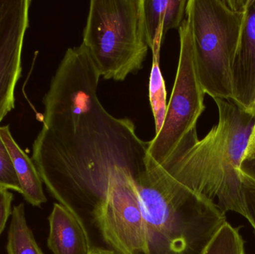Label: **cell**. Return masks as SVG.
Here are the masks:
<instances>
[{
    "mask_svg": "<svg viewBox=\"0 0 255 254\" xmlns=\"http://www.w3.org/2000/svg\"><path fill=\"white\" fill-rule=\"evenodd\" d=\"M148 148L130 119L115 117L101 103L56 128L43 127L34 140L31 160L42 182L80 222L91 250L107 249L100 220L112 174L146 156Z\"/></svg>",
    "mask_w": 255,
    "mask_h": 254,
    "instance_id": "1",
    "label": "cell"
},
{
    "mask_svg": "<svg viewBox=\"0 0 255 254\" xmlns=\"http://www.w3.org/2000/svg\"><path fill=\"white\" fill-rule=\"evenodd\" d=\"M218 123L202 139H184L159 166L167 178L218 206L243 215L240 167L255 132V116L233 100L214 99Z\"/></svg>",
    "mask_w": 255,
    "mask_h": 254,
    "instance_id": "2",
    "label": "cell"
},
{
    "mask_svg": "<svg viewBox=\"0 0 255 254\" xmlns=\"http://www.w3.org/2000/svg\"><path fill=\"white\" fill-rule=\"evenodd\" d=\"M135 181L148 254H203L227 222L218 206L169 180L148 158Z\"/></svg>",
    "mask_w": 255,
    "mask_h": 254,
    "instance_id": "3",
    "label": "cell"
},
{
    "mask_svg": "<svg viewBox=\"0 0 255 254\" xmlns=\"http://www.w3.org/2000/svg\"><path fill=\"white\" fill-rule=\"evenodd\" d=\"M143 0H91L82 44L106 80L123 82L143 67L148 46Z\"/></svg>",
    "mask_w": 255,
    "mask_h": 254,
    "instance_id": "4",
    "label": "cell"
},
{
    "mask_svg": "<svg viewBox=\"0 0 255 254\" xmlns=\"http://www.w3.org/2000/svg\"><path fill=\"white\" fill-rule=\"evenodd\" d=\"M248 0H188L198 78L213 99L233 98L232 69Z\"/></svg>",
    "mask_w": 255,
    "mask_h": 254,
    "instance_id": "5",
    "label": "cell"
},
{
    "mask_svg": "<svg viewBox=\"0 0 255 254\" xmlns=\"http://www.w3.org/2000/svg\"><path fill=\"white\" fill-rule=\"evenodd\" d=\"M178 30L179 58L166 117L160 131L148 142V158L156 166L166 161L190 134L197 131L198 120L205 110V93L196 73L191 28L187 16Z\"/></svg>",
    "mask_w": 255,
    "mask_h": 254,
    "instance_id": "6",
    "label": "cell"
},
{
    "mask_svg": "<svg viewBox=\"0 0 255 254\" xmlns=\"http://www.w3.org/2000/svg\"><path fill=\"white\" fill-rule=\"evenodd\" d=\"M148 165V155L118 167L102 208L100 228L106 249L121 254H148L146 225L135 179Z\"/></svg>",
    "mask_w": 255,
    "mask_h": 254,
    "instance_id": "7",
    "label": "cell"
},
{
    "mask_svg": "<svg viewBox=\"0 0 255 254\" xmlns=\"http://www.w3.org/2000/svg\"><path fill=\"white\" fill-rule=\"evenodd\" d=\"M101 78L83 44L66 51L43 98V126L52 128L92 110L100 104Z\"/></svg>",
    "mask_w": 255,
    "mask_h": 254,
    "instance_id": "8",
    "label": "cell"
},
{
    "mask_svg": "<svg viewBox=\"0 0 255 254\" xmlns=\"http://www.w3.org/2000/svg\"><path fill=\"white\" fill-rule=\"evenodd\" d=\"M30 4L29 0H0V123L14 108Z\"/></svg>",
    "mask_w": 255,
    "mask_h": 254,
    "instance_id": "9",
    "label": "cell"
},
{
    "mask_svg": "<svg viewBox=\"0 0 255 254\" xmlns=\"http://www.w3.org/2000/svg\"><path fill=\"white\" fill-rule=\"evenodd\" d=\"M232 100L253 113L255 104V0H248L232 69Z\"/></svg>",
    "mask_w": 255,
    "mask_h": 254,
    "instance_id": "10",
    "label": "cell"
},
{
    "mask_svg": "<svg viewBox=\"0 0 255 254\" xmlns=\"http://www.w3.org/2000/svg\"><path fill=\"white\" fill-rule=\"evenodd\" d=\"M47 246L54 254H88L89 241L77 219L60 204H54L49 216Z\"/></svg>",
    "mask_w": 255,
    "mask_h": 254,
    "instance_id": "11",
    "label": "cell"
},
{
    "mask_svg": "<svg viewBox=\"0 0 255 254\" xmlns=\"http://www.w3.org/2000/svg\"><path fill=\"white\" fill-rule=\"evenodd\" d=\"M188 0H143L144 25L150 49L163 44L169 30L179 28Z\"/></svg>",
    "mask_w": 255,
    "mask_h": 254,
    "instance_id": "12",
    "label": "cell"
},
{
    "mask_svg": "<svg viewBox=\"0 0 255 254\" xmlns=\"http://www.w3.org/2000/svg\"><path fill=\"white\" fill-rule=\"evenodd\" d=\"M0 134L13 162L21 187V195L33 207H40L47 201L43 182L32 160L13 140L8 125L0 127Z\"/></svg>",
    "mask_w": 255,
    "mask_h": 254,
    "instance_id": "13",
    "label": "cell"
},
{
    "mask_svg": "<svg viewBox=\"0 0 255 254\" xmlns=\"http://www.w3.org/2000/svg\"><path fill=\"white\" fill-rule=\"evenodd\" d=\"M7 234L8 254H44L37 245L25 219L23 203L14 206Z\"/></svg>",
    "mask_w": 255,
    "mask_h": 254,
    "instance_id": "14",
    "label": "cell"
},
{
    "mask_svg": "<svg viewBox=\"0 0 255 254\" xmlns=\"http://www.w3.org/2000/svg\"><path fill=\"white\" fill-rule=\"evenodd\" d=\"M160 45H155L151 48L152 64L148 85V96L155 124V134L161 129L167 110L166 85L160 67Z\"/></svg>",
    "mask_w": 255,
    "mask_h": 254,
    "instance_id": "15",
    "label": "cell"
},
{
    "mask_svg": "<svg viewBox=\"0 0 255 254\" xmlns=\"http://www.w3.org/2000/svg\"><path fill=\"white\" fill-rule=\"evenodd\" d=\"M203 254H245L238 230L226 222L217 233Z\"/></svg>",
    "mask_w": 255,
    "mask_h": 254,
    "instance_id": "16",
    "label": "cell"
},
{
    "mask_svg": "<svg viewBox=\"0 0 255 254\" xmlns=\"http://www.w3.org/2000/svg\"><path fill=\"white\" fill-rule=\"evenodd\" d=\"M0 188L21 194V187L10 154L0 134Z\"/></svg>",
    "mask_w": 255,
    "mask_h": 254,
    "instance_id": "17",
    "label": "cell"
},
{
    "mask_svg": "<svg viewBox=\"0 0 255 254\" xmlns=\"http://www.w3.org/2000/svg\"><path fill=\"white\" fill-rule=\"evenodd\" d=\"M241 204L243 216L253 225L255 231V180L241 174Z\"/></svg>",
    "mask_w": 255,
    "mask_h": 254,
    "instance_id": "18",
    "label": "cell"
},
{
    "mask_svg": "<svg viewBox=\"0 0 255 254\" xmlns=\"http://www.w3.org/2000/svg\"><path fill=\"white\" fill-rule=\"evenodd\" d=\"M13 195L7 189L0 188V235L5 228L7 219L11 215Z\"/></svg>",
    "mask_w": 255,
    "mask_h": 254,
    "instance_id": "19",
    "label": "cell"
},
{
    "mask_svg": "<svg viewBox=\"0 0 255 254\" xmlns=\"http://www.w3.org/2000/svg\"><path fill=\"white\" fill-rule=\"evenodd\" d=\"M241 174L255 180V132L251 144L240 167Z\"/></svg>",
    "mask_w": 255,
    "mask_h": 254,
    "instance_id": "20",
    "label": "cell"
},
{
    "mask_svg": "<svg viewBox=\"0 0 255 254\" xmlns=\"http://www.w3.org/2000/svg\"><path fill=\"white\" fill-rule=\"evenodd\" d=\"M88 254H121L110 249H92Z\"/></svg>",
    "mask_w": 255,
    "mask_h": 254,
    "instance_id": "21",
    "label": "cell"
},
{
    "mask_svg": "<svg viewBox=\"0 0 255 254\" xmlns=\"http://www.w3.org/2000/svg\"><path fill=\"white\" fill-rule=\"evenodd\" d=\"M253 113H254L255 116V104L254 109H253Z\"/></svg>",
    "mask_w": 255,
    "mask_h": 254,
    "instance_id": "22",
    "label": "cell"
}]
</instances>
